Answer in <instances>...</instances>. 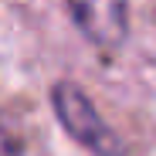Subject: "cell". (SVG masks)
Wrapping results in <instances>:
<instances>
[{"label": "cell", "mask_w": 156, "mask_h": 156, "mask_svg": "<svg viewBox=\"0 0 156 156\" xmlns=\"http://www.w3.org/2000/svg\"><path fill=\"white\" fill-rule=\"evenodd\" d=\"M51 105L61 129L82 149H88L92 156H126V143L119 139V133L98 115L92 98L75 82H58L51 88Z\"/></svg>", "instance_id": "cell-1"}, {"label": "cell", "mask_w": 156, "mask_h": 156, "mask_svg": "<svg viewBox=\"0 0 156 156\" xmlns=\"http://www.w3.org/2000/svg\"><path fill=\"white\" fill-rule=\"evenodd\" d=\"M75 27L95 48H119L129 37V0H65Z\"/></svg>", "instance_id": "cell-2"}, {"label": "cell", "mask_w": 156, "mask_h": 156, "mask_svg": "<svg viewBox=\"0 0 156 156\" xmlns=\"http://www.w3.org/2000/svg\"><path fill=\"white\" fill-rule=\"evenodd\" d=\"M0 156H20V143L0 126Z\"/></svg>", "instance_id": "cell-3"}]
</instances>
